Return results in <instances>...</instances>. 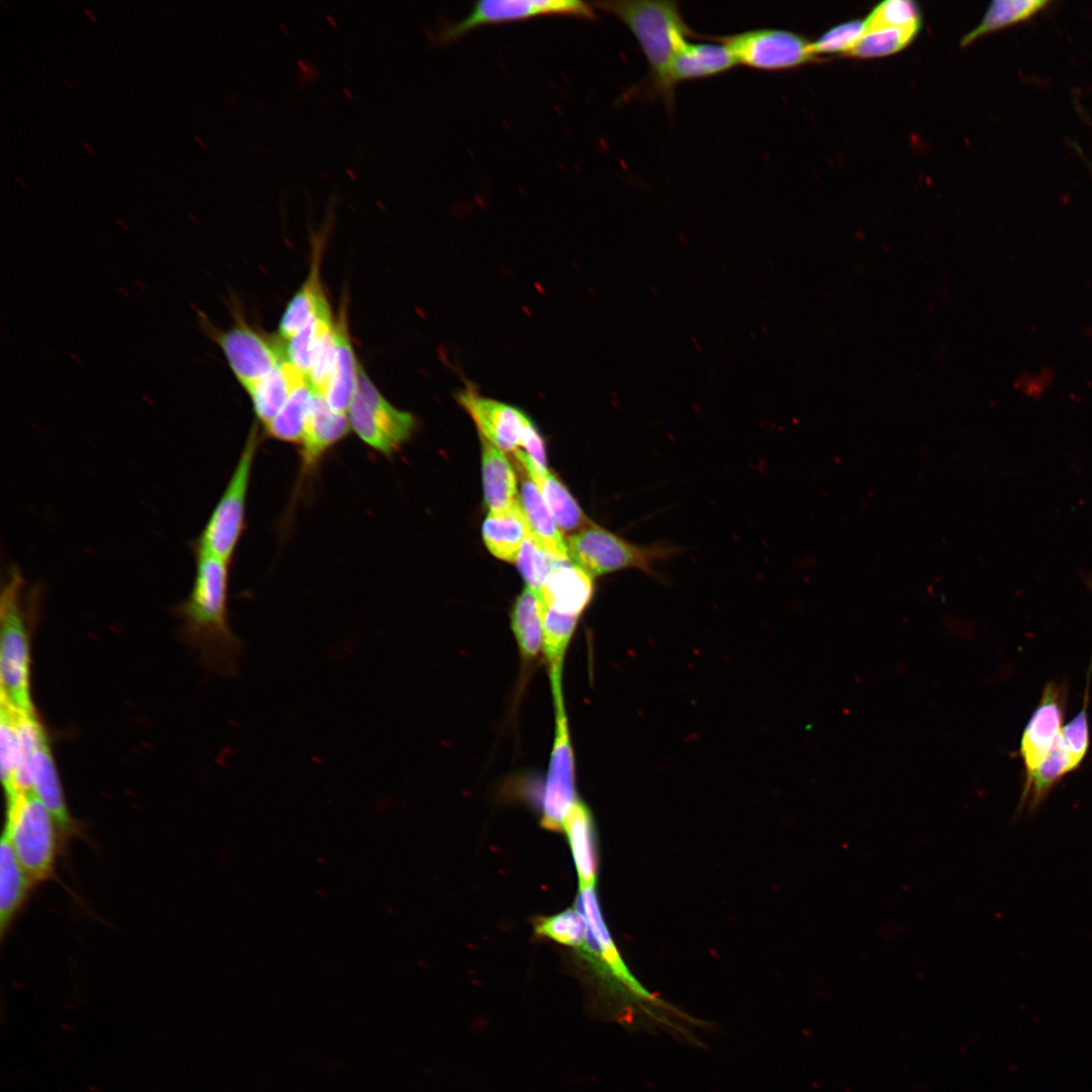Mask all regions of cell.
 Wrapping results in <instances>:
<instances>
[{"mask_svg":"<svg viewBox=\"0 0 1092 1092\" xmlns=\"http://www.w3.org/2000/svg\"><path fill=\"white\" fill-rule=\"evenodd\" d=\"M195 574L191 592L177 607L182 633L212 670L234 675L243 650L230 626L228 611L229 562L194 550Z\"/></svg>","mask_w":1092,"mask_h":1092,"instance_id":"obj_1","label":"cell"},{"mask_svg":"<svg viewBox=\"0 0 1092 1092\" xmlns=\"http://www.w3.org/2000/svg\"><path fill=\"white\" fill-rule=\"evenodd\" d=\"M596 6L619 18L638 41L649 67L647 83L667 105L672 104L669 86L671 64L695 33L684 20L674 1H600Z\"/></svg>","mask_w":1092,"mask_h":1092,"instance_id":"obj_2","label":"cell"},{"mask_svg":"<svg viewBox=\"0 0 1092 1092\" xmlns=\"http://www.w3.org/2000/svg\"><path fill=\"white\" fill-rule=\"evenodd\" d=\"M39 594L38 587H27L17 566L9 567L0 597L1 701L24 713H34L29 684V639Z\"/></svg>","mask_w":1092,"mask_h":1092,"instance_id":"obj_3","label":"cell"},{"mask_svg":"<svg viewBox=\"0 0 1092 1092\" xmlns=\"http://www.w3.org/2000/svg\"><path fill=\"white\" fill-rule=\"evenodd\" d=\"M6 803L3 834L20 864L35 885L56 880L57 857L63 846L53 816L32 792L19 793Z\"/></svg>","mask_w":1092,"mask_h":1092,"instance_id":"obj_4","label":"cell"},{"mask_svg":"<svg viewBox=\"0 0 1092 1092\" xmlns=\"http://www.w3.org/2000/svg\"><path fill=\"white\" fill-rule=\"evenodd\" d=\"M566 546L569 560L593 577L630 568L654 575L656 563L678 551L663 543L639 545L594 524L568 536Z\"/></svg>","mask_w":1092,"mask_h":1092,"instance_id":"obj_5","label":"cell"},{"mask_svg":"<svg viewBox=\"0 0 1092 1092\" xmlns=\"http://www.w3.org/2000/svg\"><path fill=\"white\" fill-rule=\"evenodd\" d=\"M258 440V430L254 426L224 491L193 544V550L229 563L232 560L245 528L247 495Z\"/></svg>","mask_w":1092,"mask_h":1092,"instance_id":"obj_6","label":"cell"},{"mask_svg":"<svg viewBox=\"0 0 1092 1092\" xmlns=\"http://www.w3.org/2000/svg\"><path fill=\"white\" fill-rule=\"evenodd\" d=\"M351 429L369 447L389 456L412 436V414L393 406L359 365L357 387L347 412Z\"/></svg>","mask_w":1092,"mask_h":1092,"instance_id":"obj_7","label":"cell"},{"mask_svg":"<svg viewBox=\"0 0 1092 1092\" xmlns=\"http://www.w3.org/2000/svg\"><path fill=\"white\" fill-rule=\"evenodd\" d=\"M196 311L200 330L220 348L245 390L285 361L281 345L266 340L236 311L234 324L228 330L214 326L203 311Z\"/></svg>","mask_w":1092,"mask_h":1092,"instance_id":"obj_8","label":"cell"},{"mask_svg":"<svg viewBox=\"0 0 1092 1092\" xmlns=\"http://www.w3.org/2000/svg\"><path fill=\"white\" fill-rule=\"evenodd\" d=\"M715 39L731 51L738 65L760 71L794 69L816 59L811 41L786 29L756 28Z\"/></svg>","mask_w":1092,"mask_h":1092,"instance_id":"obj_9","label":"cell"},{"mask_svg":"<svg viewBox=\"0 0 1092 1092\" xmlns=\"http://www.w3.org/2000/svg\"><path fill=\"white\" fill-rule=\"evenodd\" d=\"M555 708V737L543 796L541 824L551 831L563 828L564 819L576 801L574 758L563 703L562 685H551Z\"/></svg>","mask_w":1092,"mask_h":1092,"instance_id":"obj_10","label":"cell"},{"mask_svg":"<svg viewBox=\"0 0 1092 1092\" xmlns=\"http://www.w3.org/2000/svg\"><path fill=\"white\" fill-rule=\"evenodd\" d=\"M543 15L596 18L594 8L588 3L577 0H482L475 2L470 13L462 20L446 26L440 33V40L454 41L482 25Z\"/></svg>","mask_w":1092,"mask_h":1092,"instance_id":"obj_11","label":"cell"},{"mask_svg":"<svg viewBox=\"0 0 1092 1092\" xmlns=\"http://www.w3.org/2000/svg\"><path fill=\"white\" fill-rule=\"evenodd\" d=\"M575 908L584 917L587 925L585 943L580 948L582 954L594 962L602 974L610 977L621 990L631 994L636 1000L657 1002L623 963L603 920L594 887L580 888Z\"/></svg>","mask_w":1092,"mask_h":1092,"instance_id":"obj_12","label":"cell"},{"mask_svg":"<svg viewBox=\"0 0 1092 1092\" xmlns=\"http://www.w3.org/2000/svg\"><path fill=\"white\" fill-rule=\"evenodd\" d=\"M456 399L474 422L479 437L503 451L514 453L519 450L535 426L519 407L484 396L471 384L459 390Z\"/></svg>","mask_w":1092,"mask_h":1092,"instance_id":"obj_13","label":"cell"},{"mask_svg":"<svg viewBox=\"0 0 1092 1092\" xmlns=\"http://www.w3.org/2000/svg\"><path fill=\"white\" fill-rule=\"evenodd\" d=\"M1066 704V686L1056 681L1046 684L1020 741V755L1026 772L1042 762L1059 737Z\"/></svg>","mask_w":1092,"mask_h":1092,"instance_id":"obj_14","label":"cell"},{"mask_svg":"<svg viewBox=\"0 0 1092 1092\" xmlns=\"http://www.w3.org/2000/svg\"><path fill=\"white\" fill-rule=\"evenodd\" d=\"M351 429L348 415L333 410L325 397L313 391L300 442L301 474L312 471L324 455Z\"/></svg>","mask_w":1092,"mask_h":1092,"instance_id":"obj_15","label":"cell"},{"mask_svg":"<svg viewBox=\"0 0 1092 1092\" xmlns=\"http://www.w3.org/2000/svg\"><path fill=\"white\" fill-rule=\"evenodd\" d=\"M593 578L575 564L559 563L541 587L544 606L563 615L579 617L593 598Z\"/></svg>","mask_w":1092,"mask_h":1092,"instance_id":"obj_16","label":"cell"},{"mask_svg":"<svg viewBox=\"0 0 1092 1092\" xmlns=\"http://www.w3.org/2000/svg\"><path fill=\"white\" fill-rule=\"evenodd\" d=\"M513 454L536 483L559 528L563 531L577 532L593 524L566 487L546 467L537 465L521 449Z\"/></svg>","mask_w":1092,"mask_h":1092,"instance_id":"obj_17","label":"cell"},{"mask_svg":"<svg viewBox=\"0 0 1092 1092\" xmlns=\"http://www.w3.org/2000/svg\"><path fill=\"white\" fill-rule=\"evenodd\" d=\"M735 66V57L722 42L688 41L671 64L669 86L674 90L678 83L714 77Z\"/></svg>","mask_w":1092,"mask_h":1092,"instance_id":"obj_18","label":"cell"},{"mask_svg":"<svg viewBox=\"0 0 1092 1092\" xmlns=\"http://www.w3.org/2000/svg\"><path fill=\"white\" fill-rule=\"evenodd\" d=\"M359 365L349 339L346 306L335 325V349L330 379L323 394L330 406L346 413L354 397Z\"/></svg>","mask_w":1092,"mask_h":1092,"instance_id":"obj_19","label":"cell"},{"mask_svg":"<svg viewBox=\"0 0 1092 1092\" xmlns=\"http://www.w3.org/2000/svg\"><path fill=\"white\" fill-rule=\"evenodd\" d=\"M484 500L492 514L511 510L520 502L515 471L505 452L480 437Z\"/></svg>","mask_w":1092,"mask_h":1092,"instance_id":"obj_20","label":"cell"},{"mask_svg":"<svg viewBox=\"0 0 1092 1092\" xmlns=\"http://www.w3.org/2000/svg\"><path fill=\"white\" fill-rule=\"evenodd\" d=\"M321 249L313 252L305 282L288 303L279 324L281 341H287L322 313L331 310L321 282Z\"/></svg>","mask_w":1092,"mask_h":1092,"instance_id":"obj_21","label":"cell"},{"mask_svg":"<svg viewBox=\"0 0 1092 1092\" xmlns=\"http://www.w3.org/2000/svg\"><path fill=\"white\" fill-rule=\"evenodd\" d=\"M1073 770L1070 752L1060 733L1042 762L1026 772L1017 815L1033 814L1061 779Z\"/></svg>","mask_w":1092,"mask_h":1092,"instance_id":"obj_22","label":"cell"},{"mask_svg":"<svg viewBox=\"0 0 1092 1092\" xmlns=\"http://www.w3.org/2000/svg\"><path fill=\"white\" fill-rule=\"evenodd\" d=\"M580 888L594 887L598 873V853L595 826L589 809L576 800L564 822Z\"/></svg>","mask_w":1092,"mask_h":1092,"instance_id":"obj_23","label":"cell"},{"mask_svg":"<svg viewBox=\"0 0 1092 1092\" xmlns=\"http://www.w3.org/2000/svg\"><path fill=\"white\" fill-rule=\"evenodd\" d=\"M34 882L26 874L3 834L0 846V932L2 939L23 908Z\"/></svg>","mask_w":1092,"mask_h":1092,"instance_id":"obj_24","label":"cell"},{"mask_svg":"<svg viewBox=\"0 0 1092 1092\" xmlns=\"http://www.w3.org/2000/svg\"><path fill=\"white\" fill-rule=\"evenodd\" d=\"M520 502L530 530L544 549L555 560L569 562L566 541L559 526L527 472L522 475Z\"/></svg>","mask_w":1092,"mask_h":1092,"instance_id":"obj_25","label":"cell"},{"mask_svg":"<svg viewBox=\"0 0 1092 1092\" xmlns=\"http://www.w3.org/2000/svg\"><path fill=\"white\" fill-rule=\"evenodd\" d=\"M530 527L521 506L516 504L502 514L489 513L482 525V538L488 551L496 558L516 562Z\"/></svg>","mask_w":1092,"mask_h":1092,"instance_id":"obj_26","label":"cell"},{"mask_svg":"<svg viewBox=\"0 0 1092 1092\" xmlns=\"http://www.w3.org/2000/svg\"><path fill=\"white\" fill-rule=\"evenodd\" d=\"M305 380L308 379L300 370L284 361L246 390L264 427L277 415L294 388Z\"/></svg>","mask_w":1092,"mask_h":1092,"instance_id":"obj_27","label":"cell"},{"mask_svg":"<svg viewBox=\"0 0 1092 1092\" xmlns=\"http://www.w3.org/2000/svg\"><path fill=\"white\" fill-rule=\"evenodd\" d=\"M511 627L522 656L535 658L543 647V602L541 595L527 586L511 612Z\"/></svg>","mask_w":1092,"mask_h":1092,"instance_id":"obj_28","label":"cell"},{"mask_svg":"<svg viewBox=\"0 0 1092 1092\" xmlns=\"http://www.w3.org/2000/svg\"><path fill=\"white\" fill-rule=\"evenodd\" d=\"M335 333L331 310L310 322L291 339L280 343L283 357L306 377L322 351L332 342Z\"/></svg>","mask_w":1092,"mask_h":1092,"instance_id":"obj_29","label":"cell"},{"mask_svg":"<svg viewBox=\"0 0 1092 1092\" xmlns=\"http://www.w3.org/2000/svg\"><path fill=\"white\" fill-rule=\"evenodd\" d=\"M1052 2L1048 0H996L988 6L983 18L961 40L967 47L985 34L1029 20Z\"/></svg>","mask_w":1092,"mask_h":1092,"instance_id":"obj_30","label":"cell"},{"mask_svg":"<svg viewBox=\"0 0 1092 1092\" xmlns=\"http://www.w3.org/2000/svg\"><path fill=\"white\" fill-rule=\"evenodd\" d=\"M312 388L308 380L297 385L277 415L265 426L267 436L300 444L309 411Z\"/></svg>","mask_w":1092,"mask_h":1092,"instance_id":"obj_31","label":"cell"},{"mask_svg":"<svg viewBox=\"0 0 1092 1092\" xmlns=\"http://www.w3.org/2000/svg\"><path fill=\"white\" fill-rule=\"evenodd\" d=\"M577 619L575 616L560 614L543 604V649L549 674H562L565 652Z\"/></svg>","mask_w":1092,"mask_h":1092,"instance_id":"obj_32","label":"cell"},{"mask_svg":"<svg viewBox=\"0 0 1092 1092\" xmlns=\"http://www.w3.org/2000/svg\"><path fill=\"white\" fill-rule=\"evenodd\" d=\"M920 29L919 27H885L867 30L847 56L872 59L894 55L905 49Z\"/></svg>","mask_w":1092,"mask_h":1092,"instance_id":"obj_33","label":"cell"},{"mask_svg":"<svg viewBox=\"0 0 1092 1092\" xmlns=\"http://www.w3.org/2000/svg\"><path fill=\"white\" fill-rule=\"evenodd\" d=\"M586 931V921L576 908L535 921V932L539 936L579 949L585 943Z\"/></svg>","mask_w":1092,"mask_h":1092,"instance_id":"obj_34","label":"cell"},{"mask_svg":"<svg viewBox=\"0 0 1092 1092\" xmlns=\"http://www.w3.org/2000/svg\"><path fill=\"white\" fill-rule=\"evenodd\" d=\"M516 562L527 586L539 594L548 575L561 563L544 549L531 530L523 542Z\"/></svg>","mask_w":1092,"mask_h":1092,"instance_id":"obj_35","label":"cell"},{"mask_svg":"<svg viewBox=\"0 0 1092 1092\" xmlns=\"http://www.w3.org/2000/svg\"><path fill=\"white\" fill-rule=\"evenodd\" d=\"M864 20L866 31L885 27H919L921 12L918 5L910 0H887L873 8Z\"/></svg>","mask_w":1092,"mask_h":1092,"instance_id":"obj_36","label":"cell"},{"mask_svg":"<svg viewBox=\"0 0 1092 1092\" xmlns=\"http://www.w3.org/2000/svg\"><path fill=\"white\" fill-rule=\"evenodd\" d=\"M866 32L864 20L854 19L837 24L811 42L815 57L843 54L847 56Z\"/></svg>","mask_w":1092,"mask_h":1092,"instance_id":"obj_37","label":"cell"},{"mask_svg":"<svg viewBox=\"0 0 1092 1092\" xmlns=\"http://www.w3.org/2000/svg\"><path fill=\"white\" fill-rule=\"evenodd\" d=\"M1088 692V689H1087ZM1085 695V702L1081 711L1074 717L1070 723L1062 728L1061 736L1068 747L1071 755L1072 763L1076 769L1083 761L1088 747H1089V726H1088V693Z\"/></svg>","mask_w":1092,"mask_h":1092,"instance_id":"obj_38","label":"cell"},{"mask_svg":"<svg viewBox=\"0 0 1092 1092\" xmlns=\"http://www.w3.org/2000/svg\"><path fill=\"white\" fill-rule=\"evenodd\" d=\"M83 10L93 22H97V18L90 9H88L87 7H83Z\"/></svg>","mask_w":1092,"mask_h":1092,"instance_id":"obj_39","label":"cell"},{"mask_svg":"<svg viewBox=\"0 0 1092 1092\" xmlns=\"http://www.w3.org/2000/svg\"><path fill=\"white\" fill-rule=\"evenodd\" d=\"M81 144L91 155H95V152L92 150L89 144H87L86 142H81Z\"/></svg>","mask_w":1092,"mask_h":1092,"instance_id":"obj_40","label":"cell"},{"mask_svg":"<svg viewBox=\"0 0 1092 1092\" xmlns=\"http://www.w3.org/2000/svg\"><path fill=\"white\" fill-rule=\"evenodd\" d=\"M194 140L197 141L202 148H206L205 144L199 136L195 135Z\"/></svg>","mask_w":1092,"mask_h":1092,"instance_id":"obj_41","label":"cell"},{"mask_svg":"<svg viewBox=\"0 0 1092 1092\" xmlns=\"http://www.w3.org/2000/svg\"><path fill=\"white\" fill-rule=\"evenodd\" d=\"M13 178H14V180H15V181H17V182H18V183H19V184H20V185H21L22 187H26L25 183H24V182H23V181H22L21 179H19V177H17V176H13Z\"/></svg>","mask_w":1092,"mask_h":1092,"instance_id":"obj_42","label":"cell"},{"mask_svg":"<svg viewBox=\"0 0 1092 1092\" xmlns=\"http://www.w3.org/2000/svg\"><path fill=\"white\" fill-rule=\"evenodd\" d=\"M61 80L68 86L69 89L73 90L72 85L68 82L66 78L61 77Z\"/></svg>","mask_w":1092,"mask_h":1092,"instance_id":"obj_43","label":"cell"}]
</instances>
